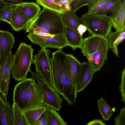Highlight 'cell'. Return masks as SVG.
<instances>
[{
	"instance_id": "6da1fadb",
	"label": "cell",
	"mask_w": 125,
	"mask_h": 125,
	"mask_svg": "<svg viewBox=\"0 0 125 125\" xmlns=\"http://www.w3.org/2000/svg\"><path fill=\"white\" fill-rule=\"evenodd\" d=\"M51 63L53 86L69 105L75 104L77 97L76 86L70 78L66 65V54L61 49L52 53Z\"/></svg>"
},
{
	"instance_id": "7a4b0ae2",
	"label": "cell",
	"mask_w": 125,
	"mask_h": 125,
	"mask_svg": "<svg viewBox=\"0 0 125 125\" xmlns=\"http://www.w3.org/2000/svg\"><path fill=\"white\" fill-rule=\"evenodd\" d=\"M66 25L63 14L43 8L24 30L25 33L31 31L39 35L52 36L63 34Z\"/></svg>"
},
{
	"instance_id": "3957f363",
	"label": "cell",
	"mask_w": 125,
	"mask_h": 125,
	"mask_svg": "<svg viewBox=\"0 0 125 125\" xmlns=\"http://www.w3.org/2000/svg\"><path fill=\"white\" fill-rule=\"evenodd\" d=\"M13 93V102L23 112L42 104V88L33 78H26L16 84Z\"/></svg>"
},
{
	"instance_id": "277c9868",
	"label": "cell",
	"mask_w": 125,
	"mask_h": 125,
	"mask_svg": "<svg viewBox=\"0 0 125 125\" xmlns=\"http://www.w3.org/2000/svg\"><path fill=\"white\" fill-rule=\"evenodd\" d=\"M106 38L92 35L83 39L81 49L93 72L100 70L107 58L108 50Z\"/></svg>"
},
{
	"instance_id": "5b68a950",
	"label": "cell",
	"mask_w": 125,
	"mask_h": 125,
	"mask_svg": "<svg viewBox=\"0 0 125 125\" xmlns=\"http://www.w3.org/2000/svg\"><path fill=\"white\" fill-rule=\"evenodd\" d=\"M34 50L31 45L22 42L20 43L14 54L12 67V77L16 81H21L26 78L32 62Z\"/></svg>"
},
{
	"instance_id": "8992f818",
	"label": "cell",
	"mask_w": 125,
	"mask_h": 125,
	"mask_svg": "<svg viewBox=\"0 0 125 125\" xmlns=\"http://www.w3.org/2000/svg\"><path fill=\"white\" fill-rule=\"evenodd\" d=\"M80 19L81 23L86 26L92 35L107 38L111 32L112 26L110 16L96 14H83Z\"/></svg>"
},
{
	"instance_id": "52a82bcc",
	"label": "cell",
	"mask_w": 125,
	"mask_h": 125,
	"mask_svg": "<svg viewBox=\"0 0 125 125\" xmlns=\"http://www.w3.org/2000/svg\"><path fill=\"white\" fill-rule=\"evenodd\" d=\"M36 54L33 55L32 62L35 67V71L52 88H53L52 75L50 50L41 49Z\"/></svg>"
},
{
	"instance_id": "ba28073f",
	"label": "cell",
	"mask_w": 125,
	"mask_h": 125,
	"mask_svg": "<svg viewBox=\"0 0 125 125\" xmlns=\"http://www.w3.org/2000/svg\"><path fill=\"white\" fill-rule=\"evenodd\" d=\"M29 72L33 78L41 86L43 98L42 103L51 108L59 111L62 108V100L55 89L52 88L38 74L31 70Z\"/></svg>"
},
{
	"instance_id": "9c48e42d",
	"label": "cell",
	"mask_w": 125,
	"mask_h": 125,
	"mask_svg": "<svg viewBox=\"0 0 125 125\" xmlns=\"http://www.w3.org/2000/svg\"><path fill=\"white\" fill-rule=\"evenodd\" d=\"M27 37L31 42L39 45L42 49L50 47L61 49L68 46L63 34L52 36L42 35L30 31L29 32Z\"/></svg>"
},
{
	"instance_id": "30bf717a",
	"label": "cell",
	"mask_w": 125,
	"mask_h": 125,
	"mask_svg": "<svg viewBox=\"0 0 125 125\" xmlns=\"http://www.w3.org/2000/svg\"><path fill=\"white\" fill-rule=\"evenodd\" d=\"M14 58V54L11 52L5 60L0 64V95L5 102L7 101L9 82Z\"/></svg>"
},
{
	"instance_id": "8fae6325",
	"label": "cell",
	"mask_w": 125,
	"mask_h": 125,
	"mask_svg": "<svg viewBox=\"0 0 125 125\" xmlns=\"http://www.w3.org/2000/svg\"><path fill=\"white\" fill-rule=\"evenodd\" d=\"M15 38L9 31L0 30V53L1 62H4L11 52Z\"/></svg>"
},
{
	"instance_id": "7c38bea8",
	"label": "cell",
	"mask_w": 125,
	"mask_h": 125,
	"mask_svg": "<svg viewBox=\"0 0 125 125\" xmlns=\"http://www.w3.org/2000/svg\"><path fill=\"white\" fill-rule=\"evenodd\" d=\"M66 65L68 75L76 86L81 75V63L72 54H66Z\"/></svg>"
},
{
	"instance_id": "4fadbf2b",
	"label": "cell",
	"mask_w": 125,
	"mask_h": 125,
	"mask_svg": "<svg viewBox=\"0 0 125 125\" xmlns=\"http://www.w3.org/2000/svg\"><path fill=\"white\" fill-rule=\"evenodd\" d=\"M27 23L23 14L14 4L12 7L10 23L12 29L17 31L24 30Z\"/></svg>"
},
{
	"instance_id": "5bb4252c",
	"label": "cell",
	"mask_w": 125,
	"mask_h": 125,
	"mask_svg": "<svg viewBox=\"0 0 125 125\" xmlns=\"http://www.w3.org/2000/svg\"><path fill=\"white\" fill-rule=\"evenodd\" d=\"M81 70L80 76L76 85L77 93L83 91L90 82L94 73L88 62L81 63Z\"/></svg>"
},
{
	"instance_id": "9a60e30c",
	"label": "cell",
	"mask_w": 125,
	"mask_h": 125,
	"mask_svg": "<svg viewBox=\"0 0 125 125\" xmlns=\"http://www.w3.org/2000/svg\"><path fill=\"white\" fill-rule=\"evenodd\" d=\"M15 5L18 7L25 16L28 22L27 24L35 19L41 10L40 6L33 2H23Z\"/></svg>"
},
{
	"instance_id": "2e32d148",
	"label": "cell",
	"mask_w": 125,
	"mask_h": 125,
	"mask_svg": "<svg viewBox=\"0 0 125 125\" xmlns=\"http://www.w3.org/2000/svg\"><path fill=\"white\" fill-rule=\"evenodd\" d=\"M68 46L71 47L73 51L77 48L81 49L83 39L77 31L66 25L63 34Z\"/></svg>"
},
{
	"instance_id": "e0dca14e",
	"label": "cell",
	"mask_w": 125,
	"mask_h": 125,
	"mask_svg": "<svg viewBox=\"0 0 125 125\" xmlns=\"http://www.w3.org/2000/svg\"><path fill=\"white\" fill-rule=\"evenodd\" d=\"M0 125H14L12 107L8 101L5 102L0 94Z\"/></svg>"
},
{
	"instance_id": "ac0fdd59",
	"label": "cell",
	"mask_w": 125,
	"mask_h": 125,
	"mask_svg": "<svg viewBox=\"0 0 125 125\" xmlns=\"http://www.w3.org/2000/svg\"><path fill=\"white\" fill-rule=\"evenodd\" d=\"M125 38V28L119 31L111 32L107 38L109 47L117 57H119L117 46Z\"/></svg>"
},
{
	"instance_id": "d6986e66",
	"label": "cell",
	"mask_w": 125,
	"mask_h": 125,
	"mask_svg": "<svg viewBox=\"0 0 125 125\" xmlns=\"http://www.w3.org/2000/svg\"><path fill=\"white\" fill-rule=\"evenodd\" d=\"M111 17L112 27L118 31L125 28V1L122 3L119 10Z\"/></svg>"
},
{
	"instance_id": "ffe728a7",
	"label": "cell",
	"mask_w": 125,
	"mask_h": 125,
	"mask_svg": "<svg viewBox=\"0 0 125 125\" xmlns=\"http://www.w3.org/2000/svg\"><path fill=\"white\" fill-rule=\"evenodd\" d=\"M49 107L42 103L38 107L23 112L25 118L29 125H35L40 115Z\"/></svg>"
},
{
	"instance_id": "44dd1931",
	"label": "cell",
	"mask_w": 125,
	"mask_h": 125,
	"mask_svg": "<svg viewBox=\"0 0 125 125\" xmlns=\"http://www.w3.org/2000/svg\"><path fill=\"white\" fill-rule=\"evenodd\" d=\"M63 14L65 19L66 25L77 31L78 27L81 22L80 18L77 16L76 11L72 10L69 11H66Z\"/></svg>"
},
{
	"instance_id": "7402d4cb",
	"label": "cell",
	"mask_w": 125,
	"mask_h": 125,
	"mask_svg": "<svg viewBox=\"0 0 125 125\" xmlns=\"http://www.w3.org/2000/svg\"><path fill=\"white\" fill-rule=\"evenodd\" d=\"M122 3L120 0H111L95 14L106 15L109 12L111 14V16L117 12Z\"/></svg>"
},
{
	"instance_id": "603a6c76",
	"label": "cell",
	"mask_w": 125,
	"mask_h": 125,
	"mask_svg": "<svg viewBox=\"0 0 125 125\" xmlns=\"http://www.w3.org/2000/svg\"><path fill=\"white\" fill-rule=\"evenodd\" d=\"M14 125H29L23 111L15 103L12 105Z\"/></svg>"
},
{
	"instance_id": "cb8c5ba5",
	"label": "cell",
	"mask_w": 125,
	"mask_h": 125,
	"mask_svg": "<svg viewBox=\"0 0 125 125\" xmlns=\"http://www.w3.org/2000/svg\"><path fill=\"white\" fill-rule=\"evenodd\" d=\"M111 0H91L86 4L88 7L84 14L89 15L95 14Z\"/></svg>"
},
{
	"instance_id": "d4e9b609",
	"label": "cell",
	"mask_w": 125,
	"mask_h": 125,
	"mask_svg": "<svg viewBox=\"0 0 125 125\" xmlns=\"http://www.w3.org/2000/svg\"><path fill=\"white\" fill-rule=\"evenodd\" d=\"M36 3L43 8L50 10L61 14H63L65 10L61 7L55 1V0H36Z\"/></svg>"
},
{
	"instance_id": "484cf974",
	"label": "cell",
	"mask_w": 125,
	"mask_h": 125,
	"mask_svg": "<svg viewBox=\"0 0 125 125\" xmlns=\"http://www.w3.org/2000/svg\"><path fill=\"white\" fill-rule=\"evenodd\" d=\"M97 102L99 111L102 118L104 120H108L113 114L112 110L110 106L102 97L100 99L98 100Z\"/></svg>"
},
{
	"instance_id": "4316f807",
	"label": "cell",
	"mask_w": 125,
	"mask_h": 125,
	"mask_svg": "<svg viewBox=\"0 0 125 125\" xmlns=\"http://www.w3.org/2000/svg\"><path fill=\"white\" fill-rule=\"evenodd\" d=\"M67 123L56 110L51 108L47 125H66Z\"/></svg>"
},
{
	"instance_id": "83f0119b",
	"label": "cell",
	"mask_w": 125,
	"mask_h": 125,
	"mask_svg": "<svg viewBox=\"0 0 125 125\" xmlns=\"http://www.w3.org/2000/svg\"><path fill=\"white\" fill-rule=\"evenodd\" d=\"M13 5L5 7L0 10V20L10 24L12 7Z\"/></svg>"
},
{
	"instance_id": "f1b7e54d",
	"label": "cell",
	"mask_w": 125,
	"mask_h": 125,
	"mask_svg": "<svg viewBox=\"0 0 125 125\" xmlns=\"http://www.w3.org/2000/svg\"><path fill=\"white\" fill-rule=\"evenodd\" d=\"M51 108L49 107L41 114L35 125H47L48 117Z\"/></svg>"
},
{
	"instance_id": "f546056e",
	"label": "cell",
	"mask_w": 125,
	"mask_h": 125,
	"mask_svg": "<svg viewBox=\"0 0 125 125\" xmlns=\"http://www.w3.org/2000/svg\"><path fill=\"white\" fill-rule=\"evenodd\" d=\"M91 0H73L71 2L70 6L71 10L76 11L79 9L86 4Z\"/></svg>"
},
{
	"instance_id": "4dcf8cb0",
	"label": "cell",
	"mask_w": 125,
	"mask_h": 125,
	"mask_svg": "<svg viewBox=\"0 0 125 125\" xmlns=\"http://www.w3.org/2000/svg\"><path fill=\"white\" fill-rule=\"evenodd\" d=\"M115 125H125V107L121 108L119 115L115 118Z\"/></svg>"
},
{
	"instance_id": "1f68e13d",
	"label": "cell",
	"mask_w": 125,
	"mask_h": 125,
	"mask_svg": "<svg viewBox=\"0 0 125 125\" xmlns=\"http://www.w3.org/2000/svg\"><path fill=\"white\" fill-rule=\"evenodd\" d=\"M119 90L122 98L121 101L125 103V68L121 73V81L119 86Z\"/></svg>"
},
{
	"instance_id": "d6a6232c",
	"label": "cell",
	"mask_w": 125,
	"mask_h": 125,
	"mask_svg": "<svg viewBox=\"0 0 125 125\" xmlns=\"http://www.w3.org/2000/svg\"><path fill=\"white\" fill-rule=\"evenodd\" d=\"M73 0H55V1L60 6L64 9V6L68 3L71 4Z\"/></svg>"
},
{
	"instance_id": "836d02e7",
	"label": "cell",
	"mask_w": 125,
	"mask_h": 125,
	"mask_svg": "<svg viewBox=\"0 0 125 125\" xmlns=\"http://www.w3.org/2000/svg\"><path fill=\"white\" fill-rule=\"evenodd\" d=\"M86 26L83 24H80L78 27L77 31L78 33L81 36H82L87 30Z\"/></svg>"
},
{
	"instance_id": "e575fe53",
	"label": "cell",
	"mask_w": 125,
	"mask_h": 125,
	"mask_svg": "<svg viewBox=\"0 0 125 125\" xmlns=\"http://www.w3.org/2000/svg\"><path fill=\"white\" fill-rule=\"evenodd\" d=\"M86 125H105L106 124L100 119H94L91 121L86 124Z\"/></svg>"
},
{
	"instance_id": "d590c367",
	"label": "cell",
	"mask_w": 125,
	"mask_h": 125,
	"mask_svg": "<svg viewBox=\"0 0 125 125\" xmlns=\"http://www.w3.org/2000/svg\"><path fill=\"white\" fill-rule=\"evenodd\" d=\"M14 4L13 3L7 2L3 0H0V10L5 7Z\"/></svg>"
},
{
	"instance_id": "8d00e7d4",
	"label": "cell",
	"mask_w": 125,
	"mask_h": 125,
	"mask_svg": "<svg viewBox=\"0 0 125 125\" xmlns=\"http://www.w3.org/2000/svg\"><path fill=\"white\" fill-rule=\"evenodd\" d=\"M4 1L6 0L10 1L14 3L15 4H18L22 2L23 0H3Z\"/></svg>"
},
{
	"instance_id": "74e56055",
	"label": "cell",
	"mask_w": 125,
	"mask_h": 125,
	"mask_svg": "<svg viewBox=\"0 0 125 125\" xmlns=\"http://www.w3.org/2000/svg\"><path fill=\"white\" fill-rule=\"evenodd\" d=\"M122 3L125 1V0H120Z\"/></svg>"
},
{
	"instance_id": "f35d334b",
	"label": "cell",
	"mask_w": 125,
	"mask_h": 125,
	"mask_svg": "<svg viewBox=\"0 0 125 125\" xmlns=\"http://www.w3.org/2000/svg\"><path fill=\"white\" fill-rule=\"evenodd\" d=\"M1 56L0 53V64L1 63Z\"/></svg>"
},
{
	"instance_id": "ab89813d",
	"label": "cell",
	"mask_w": 125,
	"mask_h": 125,
	"mask_svg": "<svg viewBox=\"0 0 125 125\" xmlns=\"http://www.w3.org/2000/svg\"></svg>"
}]
</instances>
